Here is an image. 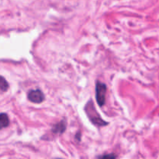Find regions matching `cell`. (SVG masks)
<instances>
[{"label": "cell", "instance_id": "obj_1", "mask_svg": "<svg viewBox=\"0 0 159 159\" xmlns=\"http://www.w3.org/2000/svg\"><path fill=\"white\" fill-rule=\"evenodd\" d=\"M85 112H86L87 115H88L90 120H91L95 125L99 126V127H102V126H105L108 124V123H106V121H104L100 117L99 114H98L96 109H95L94 105H93V102H89L87 104V106L85 107Z\"/></svg>", "mask_w": 159, "mask_h": 159}, {"label": "cell", "instance_id": "obj_2", "mask_svg": "<svg viewBox=\"0 0 159 159\" xmlns=\"http://www.w3.org/2000/svg\"><path fill=\"white\" fill-rule=\"evenodd\" d=\"M106 94H107V85L102 82H97L96 85V97L99 107H102L105 104Z\"/></svg>", "mask_w": 159, "mask_h": 159}, {"label": "cell", "instance_id": "obj_3", "mask_svg": "<svg viewBox=\"0 0 159 159\" xmlns=\"http://www.w3.org/2000/svg\"><path fill=\"white\" fill-rule=\"evenodd\" d=\"M28 99L34 103H40L44 100V95L40 89L30 90L28 93Z\"/></svg>", "mask_w": 159, "mask_h": 159}, {"label": "cell", "instance_id": "obj_4", "mask_svg": "<svg viewBox=\"0 0 159 159\" xmlns=\"http://www.w3.org/2000/svg\"><path fill=\"white\" fill-rule=\"evenodd\" d=\"M66 129V123L64 121H61L60 123L54 126L52 128V132L54 134H62Z\"/></svg>", "mask_w": 159, "mask_h": 159}, {"label": "cell", "instance_id": "obj_5", "mask_svg": "<svg viewBox=\"0 0 159 159\" xmlns=\"http://www.w3.org/2000/svg\"><path fill=\"white\" fill-rule=\"evenodd\" d=\"M9 124V119L6 113H0V130L7 127Z\"/></svg>", "mask_w": 159, "mask_h": 159}, {"label": "cell", "instance_id": "obj_6", "mask_svg": "<svg viewBox=\"0 0 159 159\" xmlns=\"http://www.w3.org/2000/svg\"><path fill=\"white\" fill-rule=\"evenodd\" d=\"M9 89V83L4 79V77L0 75V94L6 93Z\"/></svg>", "mask_w": 159, "mask_h": 159}, {"label": "cell", "instance_id": "obj_7", "mask_svg": "<svg viewBox=\"0 0 159 159\" xmlns=\"http://www.w3.org/2000/svg\"><path fill=\"white\" fill-rule=\"evenodd\" d=\"M116 155H103L102 156V158H116Z\"/></svg>", "mask_w": 159, "mask_h": 159}]
</instances>
